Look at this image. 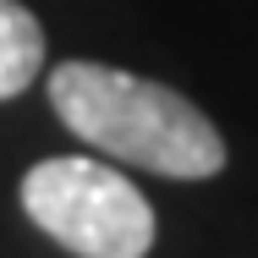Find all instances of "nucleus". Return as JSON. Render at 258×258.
<instances>
[{
    "label": "nucleus",
    "instance_id": "1",
    "mask_svg": "<svg viewBox=\"0 0 258 258\" xmlns=\"http://www.w3.org/2000/svg\"><path fill=\"white\" fill-rule=\"evenodd\" d=\"M50 104L83 143L126 165H143L154 176L204 181L225 165V143L198 104L165 83L132 77L121 66H99V60L55 66Z\"/></svg>",
    "mask_w": 258,
    "mask_h": 258
},
{
    "label": "nucleus",
    "instance_id": "2",
    "mask_svg": "<svg viewBox=\"0 0 258 258\" xmlns=\"http://www.w3.org/2000/svg\"><path fill=\"white\" fill-rule=\"evenodd\" d=\"M28 220L77 258H143L154 247L149 198L99 159H44L22 176Z\"/></svg>",
    "mask_w": 258,
    "mask_h": 258
},
{
    "label": "nucleus",
    "instance_id": "3",
    "mask_svg": "<svg viewBox=\"0 0 258 258\" xmlns=\"http://www.w3.org/2000/svg\"><path fill=\"white\" fill-rule=\"evenodd\" d=\"M44 66V28L28 6L0 0V99H17Z\"/></svg>",
    "mask_w": 258,
    "mask_h": 258
}]
</instances>
